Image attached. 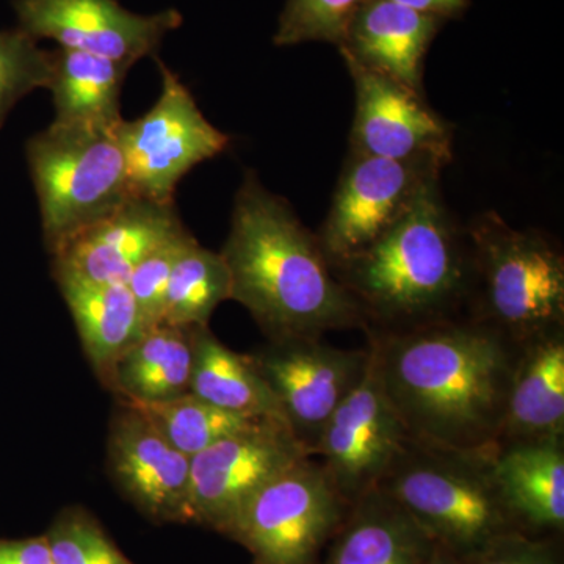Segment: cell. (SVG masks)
I'll return each mask as SVG.
<instances>
[{"label":"cell","mask_w":564,"mask_h":564,"mask_svg":"<svg viewBox=\"0 0 564 564\" xmlns=\"http://www.w3.org/2000/svg\"><path fill=\"white\" fill-rule=\"evenodd\" d=\"M192 328L158 325L118 359L104 388L117 400L162 402L184 395L191 388Z\"/></svg>","instance_id":"cell-22"},{"label":"cell","mask_w":564,"mask_h":564,"mask_svg":"<svg viewBox=\"0 0 564 564\" xmlns=\"http://www.w3.org/2000/svg\"><path fill=\"white\" fill-rule=\"evenodd\" d=\"M344 62L356 98L350 152L397 161L436 158L452 162L454 128L426 104L422 93L350 58Z\"/></svg>","instance_id":"cell-14"},{"label":"cell","mask_w":564,"mask_h":564,"mask_svg":"<svg viewBox=\"0 0 564 564\" xmlns=\"http://www.w3.org/2000/svg\"><path fill=\"white\" fill-rule=\"evenodd\" d=\"M447 165L436 158L397 161L348 152L332 207L317 234L329 263L361 250L388 231Z\"/></svg>","instance_id":"cell-12"},{"label":"cell","mask_w":564,"mask_h":564,"mask_svg":"<svg viewBox=\"0 0 564 564\" xmlns=\"http://www.w3.org/2000/svg\"><path fill=\"white\" fill-rule=\"evenodd\" d=\"M13 9L18 29L32 39L132 66L144 57L158 58L163 39L182 24L177 10L144 17L118 0H13Z\"/></svg>","instance_id":"cell-13"},{"label":"cell","mask_w":564,"mask_h":564,"mask_svg":"<svg viewBox=\"0 0 564 564\" xmlns=\"http://www.w3.org/2000/svg\"><path fill=\"white\" fill-rule=\"evenodd\" d=\"M541 440H564V329L521 344L505 406L499 444Z\"/></svg>","instance_id":"cell-19"},{"label":"cell","mask_w":564,"mask_h":564,"mask_svg":"<svg viewBox=\"0 0 564 564\" xmlns=\"http://www.w3.org/2000/svg\"><path fill=\"white\" fill-rule=\"evenodd\" d=\"M350 505L314 456L274 477L248 500L226 533L252 564H321Z\"/></svg>","instance_id":"cell-7"},{"label":"cell","mask_w":564,"mask_h":564,"mask_svg":"<svg viewBox=\"0 0 564 564\" xmlns=\"http://www.w3.org/2000/svg\"><path fill=\"white\" fill-rule=\"evenodd\" d=\"M120 124V122H118ZM118 124H55L28 141L41 229L54 252L133 198Z\"/></svg>","instance_id":"cell-6"},{"label":"cell","mask_w":564,"mask_h":564,"mask_svg":"<svg viewBox=\"0 0 564 564\" xmlns=\"http://www.w3.org/2000/svg\"><path fill=\"white\" fill-rule=\"evenodd\" d=\"M250 356L293 436L314 456L329 417L362 380L370 352L333 347L322 337H285Z\"/></svg>","instance_id":"cell-9"},{"label":"cell","mask_w":564,"mask_h":564,"mask_svg":"<svg viewBox=\"0 0 564 564\" xmlns=\"http://www.w3.org/2000/svg\"><path fill=\"white\" fill-rule=\"evenodd\" d=\"M445 22L392 0H362L337 47L344 58L423 95L426 52Z\"/></svg>","instance_id":"cell-17"},{"label":"cell","mask_w":564,"mask_h":564,"mask_svg":"<svg viewBox=\"0 0 564 564\" xmlns=\"http://www.w3.org/2000/svg\"><path fill=\"white\" fill-rule=\"evenodd\" d=\"M76 323L82 348L102 386L118 359L150 332L128 284L52 272Z\"/></svg>","instance_id":"cell-20"},{"label":"cell","mask_w":564,"mask_h":564,"mask_svg":"<svg viewBox=\"0 0 564 564\" xmlns=\"http://www.w3.org/2000/svg\"><path fill=\"white\" fill-rule=\"evenodd\" d=\"M307 456L291 429L276 419L225 437L192 458L188 524L228 533L259 489Z\"/></svg>","instance_id":"cell-11"},{"label":"cell","mask_w":564,"mask_h":564,"mask_svg":"<svg viewBox=\"0 0 564 564\" xmlns=\"http://www.w3.org/2000/svg\"><path fill=\"white\" fill-rule=\"evenodd\" d=\"M162 91L158 102L135 121L118 124V140L133 195L174 203L182 177L231 143L196 106L192 93L165 63L159 61Z\"/></svg>","instance_id":"cell-8"},{"label":"cell","mask_w":564,"mask_h":564,"mask_svg":"<svg viewBox=\"0 0 564 564\" xmlns=\"http://www.w3.org/2000/svg\"><path fill=\"white\" fill-rule=\"evenodd\" d=\"M332 269L358 304L366 329L395 332L464 314L469 242L444 202L441 177L422 188L388 231Z\"/></svg>","instance_id":"cell-3"},{"label":"cell","mask_w":564,"mask_h":564,"mask_svg":"<svg viewBox=\"0 0 564 564\" xmlns=\"http://www.w3.org/2000/svg\"><path fill=\"white\" fill-rule=\"evenodd\" d=\"M470 285L466 315L524 344L564 329V256L538 231L511 228L497 212L466 229Z\"/></svg>","instance_id":"cell-4"},{"label":"cell","mask_w":564,"mask_h":564,"mask_svg":"<svg viewBox=\"0 0 564 564\" xmlns=\"http://www.w3.org/2000/svg\"><path fill=\"white\" fill-rule=\"evenodd\" d=\"M47 90L55 124L115 126L121 118V90L131 63L115 62L87 52L52 51Z\"/></svg>","instance_id":"cell-24"},{"label":"cell","mask_w":564,"mask_h":564,"mask_svg":"<svg viewBox=\"0 0 564 564\" xmlns=\"http://www.w3.org/2000/svg\"><path fill=\"white\" fill-rule=\"evenodd\" d=\"M366 334L411 441L462 452L499 444L521 344L466 314Z\"/></svg>","instance_id":"cell-1"},{"label":"cell","mask_w":564,"mask_h":564,"mask_svg":"<svg viewBox=\"0 0 564 564\" xmlns=\"http://www.w3.org/2000/svg\"><path fill=\"white\" fill-rule=\"evenodd\" d=\"M184 229L174 203L133 196L51 252L52 272L126 284L151 251Z\"/></svg>","instance_id":"cell-16"},{"label":"cell","mask_w":564,"mask_h":564,"mask_svg":"<svg viewBox=\"0 0 564 564\" xmlns=\"http://www.w3.org/2000/svg\"><path fill=\"white\" fill-rule=\"evenodd\" d=\"M122 403L135 408L174 448L191 458L220 443L225 437L243 432L269 419L221 410L191 392L162 402Z\"/></svg>","instance_id":"cell-26"},{"label":"cell","mask_w":564,"mask_h":564,"mask_svg":"<svg viewBox=\"0 0 564 564\" xmlns=\"http://www.w3.org/2000/svg\"><path fill=\"white\" fill-rule=\"evenodd\" d=\"M191 462L135 408L118 402L107 434V473L144 518L188 524Z\"/></svg>","instance_id":"cell-15"},{"label":"cell","mask_w":564,"mask_h":564,"mask_svg":"<svg viewBox=\"0 0 564 564\" xmlns=\"http://www.w3.org/2000/svg\"><path fill=\"white\" fill-rule=\"evenodd\" d=\"M220 254L231 274L232 302L242 304L269 340L366 329L317 234L254 172L245 174L236 193Z\"/></svg>","instance_id":"cell-2"},{"label":"cell","mask_w":564,"mask_h":564,"mask_svg":"<svg viewBox=\"0 0 564 564\" xmlns=\"http://www.w3.org/2000/svg\"><path fill=\"white\" fill-rule=\"evenodd\" d=\"M228 300H231V274L225 259L220 252L207 250L193 239L170 274L163 299V325L209 326L212 314Z\"/></svg>","instance_id":"cell-25"},{"label":"cell","mask_w":564,"mask_h":564,"mask_svg":"<svg viewBox=\"0 0 564 564\" xmlns=\"http://www.w3.org/2000/svg\"><path fill=\"white\" fill-rule=\"evenodd\" d=\"M52 61V51L41 50L21 29L0 32V128L22 98L47 88Z\"/></svg>","instance_id":"cell-28"},{"label":"cell","mask_w":564,"mask_h":564,"mask_svg":"<svg viewBox=\"0 0 564 564\" xmlns=\"http://www.w3.org/2000/svg\"><path fill=\"white\" fill-rule=\"evenodd\" d=\"M369 352L362 380L334 411L314 451L350 507L380 486L411 441L386 393L370 347Z\"/></svg>","instance_id":"cell-10"},{"label":"cell","mask_w":564,"mask_h":564,"mask_svg":"<svg viewBox=\"0 0 564 564\" xmlns=\"http://www.w3.org/2000/svg\"><path fill=\"white\" fill-rule=\"evenodd\" d=\"M0 564H57L46 534L25 540H0Z\"/></svg>","instance_id":"cell-32"},{"label":"cell","mask_w":564,"mask_h":564,"mask_svg":"<svg viewBox=\"0 0 564 564\" xmlns=\"http://www.w3.org/2000/svg\"><path fill=\"white\" fill-rule=\"evenodd\" d=\"M392 2L447 21L463 17L470 7V0H392Z\"/></svg>","instance_id":"cell-33"},{"label":"cell","mask_w":564,"mask_h":564,"mask_svg":"<svg viewBox=\"0 0 564 564\" xmlns=\"http://www.w3.org/2000/svg\"><path fill=\"white\" fill-rule=\"evenodd\" d=\"M362 0H285L274 46L325 41L339 46L352 14Z\"/></svg>","instance_id":"cell-29"},{"label":"cell","mask_w":564,"mask_h":564,"mask_svg":"<svg viewBox=\"0 0 564 564\" xmlns=\"http://www.w3.org/2000/svg\"><path fill=\"white\" fill-rule=\"evenodd\" d=\"M433 541L381 489L348 510L321 564H422Z\"/></svg>","instance_id":"cell-21"},{"label":"cell","mask_w":564,"mask_h":564,"mask_svg":"<svg viewBox=\"0 0 564 564\" xmlns=\"http://www.w3.org/2000/svg\"><path fill=\"white\" fill-rule=\"evenodd\" d=\"M44 534L57 564H135L80 505L63 508Z\"/></svg>","instance_id":"cell-27"},{"label":"cell","mask_w":564,"mask_h":564,"mask_svg":"<svg viewBox=\"0 0 564 564\" xmlns=\"http://www.w3.org/2000/svg\"><path fill=\"white\" fill-rule=\"evenodd\" d=\"M467 564H562L558 547L545 536L513 532L500 536Z\"/></svg>","instance_id":"cell-31"},{"label":"cell","mask_w":564,"mask_h":564,"mask_svg":"<svg viewBox=\"0 0 564 564\" xmlns=\"http://www.w3.org/2000/svg\"><path fill=\"white\" fill-rule=\"evenodd\" d=\"M491 454L410 441L377 489L395 500L434 544L469 560L500 536L521 532L497 489Z\"/></svg>","instance_id":"cell-5"},{"label":"cell","mask_w":564,"mask_h":564,"mask_svg":"<svg viewBox=\"0 0 564 564\" xmlns=\"http://www.w3.org/2000/svg\"><path fill=\"white\" fill-rule=\"evenodd\" d=\"M192 337L188 392L231 413L284 422L276 397L250 355H240L226 347L209 326H195Z\"/></svg>","instance_id":"cell-23"},{"label":"cell","mask_w":564,"mask_h":564,"mask_svg":"<svg viewBox=\"0 0 564 564\" xmlns=\"http://www.w3.org/2000/svg\"><path fill=\"white\" fill-rule=\"evenodd\" d=\"M422 564H467L463 558L452 554L440 544H433L432 552L423 560Z\"/></svg>","instance_id":"cell-34"},{"label":"cell","mask_w":564,"mask_h":564,"mask_svg":"<svg viewBox=\"0 0 564 564\" xmlns=\"http://www.w3.org/2000/svg\"><path fill=\"white\" fill-rule=\"evenodd\" d=\"M195 239L191 231L184 229L172 239L163 242L161 247L151 251L147 258L133 269L129 276L128 284L137 306H139L141 317L148 329L155 328L162 323L163 299H165L166 284H169L170 274L174 263L187 248V245Z\"/></svg>","instance_id":"cell-30"},{"label":"cell","mask_w":564,"mask_h":564,"mask_svg":"<svg viewBox=\"0 0 564 564\" xmlns=\"http://www.w3.org/2000/svg\"><path fill=\"white\" fill-rule=\"evenodd\" d=\"M494 480L521 532L564 527V440L514 441L492 448Z\"/></svg>","instance_id":"cell-18"}]
</instances>
